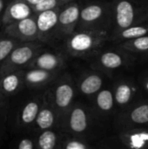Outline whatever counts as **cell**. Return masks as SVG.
Instances as JSON below:
<instances>
[{
  "label": "cell",
  "instance_id": "cell-21",
  "mask_svg": "<svg viewBox=\"0 0 148 149\" xmlns=\"http://www.w3.org/2000/svg\"><path fill=\"white\" fill-rule=\"evenodd\" d=\"M32 6L25 0H10L8 3L2 20V26L34 15Z\"/></svg>",
  "mask_w": 148,
  "mask_h": 149
},
{
  "label": "cell",
  "instance_id": "cell-19",
  "mask_svg": "<svg viewBox=\"0 0 148 149\" xmlns=\"http://www.w3.org/2000/svg\"><path fill=\"white\" fill-rule=\"evenodd\" d=\"M24 89V69L0 72V93L3 95L10 99Z\"/></svg>",
  "mask_w": 148,
  "mask_h": 149
},
{
  "label": "cell",
  "instance_id": "cell-14",
  "mask_svg": "<svg viewBox=\"0 0 148 149\" xmlns=\"http://www.w3.org/2000/svg\"><path fill=\"white\" fill-rule=\"evenodd\" d=\"M70 58L60 49L43 47L31 61L27 68H40L52 72H64L68 66Z\"/></svg>",
  "mask_w": 148,
  "mask_h": 149
},
{
  "label": "cell",
  "instance_id": "cell-17",
  "mask_svg": "<svg viewBox=\"0 0 148 149\" xmlns=\"http://www.w3.org/2000/svg\"><path fill=\"white\" fill-rule=\"evenodd\" d=\"M58 128V115L44 90L43 101L38 112L31 132L35 134L50 128ZM59 129V128H58Z\"/></svg>",
  "mask_w": 148,
  "mask_h": 149
},
{
  "label": "cell",
  "instance_id": "cell-10",
  "mask_svg": "<svg viewBox=\"0 0 148 149\" xmlns=\"http://www.w3.org/2000/svg\"><path fill=\"white\" fill-rule=\"evenodd\" d=\"M46 45L39 41L24 42L17 45L0 65V72L25 69L36 54Z\"/></svg>",
  "mask_w": 148,
  "mask_h": 149
},
{
  "label": "cell",
  "instance_id": "cell-30",
  "mask_svg": "<svg viewBox=\"0 0 148 149\" xmlns=\"http://www.w3.org/2000/svg\"><path fill=\"white\" fill-rule=\"evenodd\" d=\"M75 0H43L42 2L32 5V9L34 13L46 10H51L56 8H60L68 3H71Z\"/></svg>",
  "mask_w": 148,
  "mask_h": 149
},
{
  "label": "cell",
  "instance_id": "cell-26",
  "mask_svg": "<svg viewBox=\"0 0 148 149\" xmlns=\"http://www.w3.org/2000/svg\"><path fill=\"white\" fill-rule=\"evenodd\" d=\"M9 148L13 149H37L36 134L31 132L15 134L10 142Z\"/></svg>",
  "mask_w": 148,
  "mask_h": 149
},
{
  "label": "cell",
  "instance_id": "cell-32",
  "mask_svg": "<svg viewBox=\"0 0 148 149\" xmlns=\"http://www.w3.org/2000/svg\"><path fill=\"white\" fill-rule=\"evenodd\" d=\"M25 1L32 6V5H35V4H37V3L42 2L43 0H25Z\"/></svg>",
  "mask_w": 148,
  "mask_h": 149
},
{
  "label": "cell",
  "instance_id": "cell-27",
  "mask_svg": "<svg viewBox=\"0 0 148 149\" xmlns=\"http://www.w3.org/2000/svg\"><path fill=\"white\" fill-rule=\"evenodd\" d=\"M10 99L0 93V146L6 139L8 133V113Z\"/></svg>",
  "mask_w": 148,
  "mask_h": 149
},
{
  "label": "cell",
  "instance_id": "cell-22",
  "mask_svg": "<svg viewBox=\"0 0 148 149\" xmlns=\"http://www.w3.org/2000/svg\"><path fill=\"white\" fill-rule=\"evenodd\" d=\"M126 52L148 62V34L116 44Z\"/></svg>",
  "mask_w": 148,
  "mask_h": 149
},
{
  "label": "cell",
  "instance_id": "cell-25",
  "mask_svg": "<svg viewBox=\"0 0 148 149\" xmlns=\"http://www.w3.org/2000/svg\"><path fill=\"white\" fill-rule=\"evenodd\" d=\"M96 145L82 137L62 131L58 149H95Z\"/></svg>",
  "mask_w": 148,
  "mask_h": 149
},
{
  "label": "cell",
  "instance_id": "cell-2",
  "mask_svg": "<svg viewBox=\"0 0 148 149\" xmlns=\"http://www.w3.org/2000/svg\"><path fill=\"white\" fill-rule=\"evenodd\" d=\"M44 93V91L24 89L19 94L10 98L8 132L13 135L31 132Z\"/></svg>",
  "mask_w": 148,
  "mask_h": 149
},
{
  "label": "cell",
  "instance_id": "cell-4",
  "mask_svg": "<svg viewBox=\"0 0 148 149\" xmlns=\"http://www.w3.org/2000/svg\"><path fill=\"white\" fill-rule=\"evenodd\" d=\"M110 43V32L103 30H76L59 48L70 58L89 60Z\"/></svg>",
  "mask_w": 148,
  "mask_h": 149
},
{
  "label": "cell",
  "instance_id": "cell-12",
  "mask_svg": "<svg viewBox=\"0 0 148 149\" xmlns=\"http://www.w3.org/2000/svg\"><path fill=\"white\" fill-rule=\"evenodd\" d=\"M88 101L99 120L113 130V121L117 114V107L114 101L111 81Z\"/></svg>",
  "mask_w": 148,
  "mask_h": 149
},
{
  "label": "cell",
  "instance_id": "cell-28",
  "mask_svg": "<svg viewBox=\"0 0 148 149\" xmlns=\"http://www.w3.org/2000/svg\"><path fill=\"white\" fill-rule=\"evenodd\" d=\"M21 42L10 37L0 30V65L12 52V50Z\"/></svg>",
  "mask_w": 148,
  "mask_h": 149
},
{
  "label": "cell",
  "instance_id": "cell-9",
  "mask_svg": "<svg viewBox=\"0 0 148 149\" xmlns=\"http://www.w3.org/2000/svg\"><path fill=\"white\" fill-rule=\"evenodd\" d=\"M148 127V97H144L117 113L113 121V133Z\"/></svg>",
  "mask_w": 148,
  "mask_h": 149
},
{
  "label": "cell",
  "instance_id": "cell-18",
  "mask_svg": "<svg viewBox=\"0 0 148 149\" xmlns=\"http://www.w3.org/2000/svg\"><path fill=\"white\" fill-rule=\"evenodd\" d=\"M61 72L40 68H25L24 69L25 89L31 91H44L50 87Z\"/></svg>",
  "mask_w": 148,
  "mask_h": 149
},
{
  "label": "cell",
  "instance_id": "cell-29",
  "mask_svg": "<svg viewBox=\"0 0 148 149\" xmlns=\"http://www.w3.org/2000/svg\"><path fill=\"white\" fill-rule=\"evenodd\" d=\"M135 77L144 97H148V62L138 68Z\"/></svg>",
  "mask_w": 148,
  "mask_h": 149
},
{
  "label": "cell",
  "instance_id": "cell-15",
  "mask_svg": "<svg viewBox=\"0 0 148 149\" xmlns=\"http://www.w3.org/2000/svg\"><path fill=\"white\" fill-rule=\"evenodd\" d=\"M60 8L35 13L38 28V40L50 47H56L58 17Z\"/></svg>",
  "mask_w": 148,
  "mask_h": 149
},
{
  "label": "cell",
  "instance_id": "cell-24",
  "mask_svg": "<svg viewBox=\"0 0 148 149\" xmlns=\"http://www.w3.org/2000/svg\"><path fill=\"white\" fill-rule=\"evenodd\" d=\"M62 131L58 128H50L36 134L37 149H58Z\"/></svg>",
  "mask_w": 148,
  "mask_h": 149
},
{
  "label": "cell",
  "instance_id": "cell-1",
  "mask_svg": "<svg viewBox=\"0 0 148 149\" xmlns=\"http://www.w3.org/2000/svg\"><path fill=\"white\" fill-rule=\"evenodd\" d=\"M58 128L65 133L86 139L95 145L100 139L113 133L112 128L96 115L89 101L84 100H75L61 118Z\"/></svg>",
  "mask_w": 148,
  "mask_h": 149
},
{
  "label": "cell",
  "instance_id": "cell-23",
  "mask_svg": "<svg viewBox=\"0 0 148 149\" xmlns=\"http://www.w3.org/2000/svg\"><path fill=\"white\" fill-rule=\"evenodd\" d=\"M148 34V20L133 24L110 38V43L118 44L123 41L133 39Z\"/></svg>",
  "mask_w": 148,
  "mask_h": 149
},
{
  "label": "cell",
  "instance_id": "cell-3",
  "mask_svg": "<svg viewBox=\"0 0 148 149\" xmlns=\"http://www.w3.org/2000/svg\"><path fill=\"white\" fill-rule=\"evenodd\" d=\"M89 67L102 72L111 79L123 72H135L147 63L116 44L109 43L87 60Z\"/></svg>",
  "mask_w": 148,
  "mask_h": 149
},
{
  "label": "cell",
  "instance_id": "cell-20",
  "mask_svg": "<svg viewBox=\"0 0 148 149\" xmlns=\"http://www.w3.org/2000/svg\"><path fill=\"white\" fill-rule=\"evenodd\" d=\"M122 149H148V127L115 133Z\"/></svg>",
  "mask_w": 148,
  "mask_h": 149
},
{
  "label": "cell",
  "instance_id": "cell-8",
  "mask_svg": "<svg viewBox=\"0 0 148 149\" xmlns=\"http://www.w3.org/2000/svg\"><path fill=\"white\" fill-rule=\"evenodd\" d=\"M111 84L117 113L144 98L137 82L135 72L120 73L112 79Z\"/></svg>",
  "mask_w": 148,
  "mask_h": 149
},
{
  "label": "cell",
  "instance_id": "cell-33",
  "mask_svg": "<svg viewBox=\"0 0 148 149\" xmlns=\"http://www.w3.org/2000/svg\"><path fill=\"white\" fill-rule=\"evenodd\" d=\"M79 1H81V2H83V1H85V0H79Z\"/></svg>",
  "mask_w": 148,
  "mask_h": 149
},
{
  "label": "cell",
  "instance_id": "cell-31",
  "mask_svg": "<svg viewBox=\"0 0 148 149\" xmlns=\"http://www.w3.org/2000/svg\"><path fill=\"white\" fill-rule=\"evenodd\" d=\"M10 0H0V27L2 26V20H3V16L4 13V10L10 3Z\"/></svg>",
  "mask_w": 148,
  "mask_h": 149
},
{
  "label": "cell",
  "instance_id": "cell-7",
  "mask_svg": "<svg viewBox=\"0 0 148 149\" xmlns=\"http://www.w3.org/2000/svg\"><path fill=\"white\" fill-rule=\"evenodd\" d=\"M48 96L58 115V125L61 118L77 100V88L73 75L64 71L46 89Z\"/></svg>",
  "mask_w": 148,
  "mask_h": 149
},
{
  "label": "cell",
  "instance_id": "cell-5",
  "mask_svg": "<svg viewBox=\"0 0 148 149\" xmlns=\"http://www.w3.org/2000/svg\"><path fill=\"white\" fill-rule=\"evenodd\" d=\"M111 2L110 38L133 24L148 20V0H111Z\"/></svg>",
  "mask_w": 148,
  "mask_h": 149
},
{
  "label": "cell",
  "instance_id": "cell-11",
  "mask_svg": "<svg viewBox=\"0 0 148 149\" xmlns=\"http://www.w3.org/2000/svg\"><path fill=\"white\" fill-rule=\"evenodd\" d=\"M77 93L85 100L92 99L99 90H101L112 79L98 70L88 67L81 71L75 78Z\"/></svg>",
  "mask_w": 148,
  "mask_h": 149
},
{
  "label": "cell",
  "instance_id": "cell-13",
  "mask_svg": "<svg viewBox=\"0 0 148 149\" xmlns=\"http://www.w3.org/2000/svg\"><path fill=\"white\" fill-rule=\"evenodd\" d=\"M80 8L81 1L79 0L72 1L60 7L58 17L55 48H59L62 42L76 31L79 19Z\"/></svg>",
  "mask_w": 148,
  "mask_h": 149
},
{
  "label": "cell",
  "instance_id": "cell-16",
  "mask_svg": "<svg viewBox=\"0 0 148 149\" xmlns=\"http://www.w3.org/2000/svg\"><path fill=\"white\" fill-rule=\"evenodd\" d=\"M0 30L21 43L38 41L35 14L29 17L3 25L0 27Z\"/></svg>",
  "mask_w": 148,
  "mask_h": 149
},
{
  "label": "cell",
  "instance_id": "cell-6",
  "mask_svg": "<svg viewBox=\"0 0 148 149\" xmlns=\"http://www.w3.org/2000/svg\"><path fill=\"white\" fill-rule=\"evenodd\" d=\"M111 0H85L81 2L76 30H103L111 31Z\"/></svg>",
  "mask_w": 148,
  "mask_h": 149
}]
</instances>
